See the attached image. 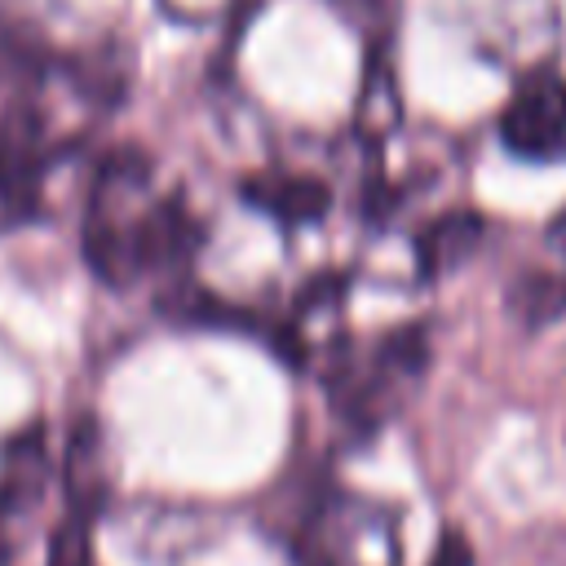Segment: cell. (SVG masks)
<instances>
[{"label":"cell","instance_id":"277c9868","mask_svg":"<svg viewBox=\"0 0 566 566\" xmlns=\"http://www.w3.org/2000/svg\"><path fill=\"white\" fill-rule=\"evenodd\" d=\"M44 186V142L40 128L27 124L18 137L0 142V230H13L40 212Z\"/></svg>","mask_w":566,"mask_h":566},{"label":"cell","instance_id":"30bf717a","mask_svg":"<svg viewBox=\"0 0 566 566\" xmlns=\"http://www.w3.org/2000/svg\"><path fill=\"white\" fill-rule=\"evenodd\" d=\"M239 0H159V9L172 18V22H186V27H208L217 18H226Z\"/></svg>","mask_w":566,"mask_h":566},{"label":"cell","instance_id":"8992f818","mask_svg":"<svg viewBox=\"0 0 566 566\" xmlns=\"http://www.w3.org/2000/svg\"><path fill=\"white\" fill-rule=\"evenodd\" d=\"M243 199L270 212L283 226H318L332 208V190L314 177H292V172H265L243 186Z\"/></svg>","mask_w":566,"mask_h":566},{"label":"cell","instance_id":"6da1fadb","mask_svg":"<svg viewBox=\"0 0 566 566\" xmlns=\"http://www.w3.org/2000/svg\"><path fill=\"white\" fill-rule=\"evenodd\" d=\"M150 159L119 150L102 164L88 221H84V261L111 287H128L146 274H164L190 261L199 226L177 195H146Z\"/></svg>","mask_w":566,"mask_h":566},{"label":"cell","instance_id":"ba28073f","mask_svg":"<svg viewBox=\"0 0 566 566\" xmlns=\"http://www.w3.org/2000/svg\"><path fill=\"white\" fill-rule=\"evenodd\" d=\"M509 310H513L517 323H526V327L557 323V318L566 314V279H562V274H544V270L522 274V279L509 287Z\"/></svg>","mask_w":566,"mask_h":566},{"label":"cell","instance_id":"8fae6325","mask_svg":"<svg viewBox=\"0 0 566 566\" xmlns=\"http://www.w3.org/2000/svg\"><path fill=\"white\" fill-rule=\"evenodd\" d=\"M544 239H548V248H553V252H557V256L566 261V208H562V212H557V217L548 221V230H544Z\"/></svg>","mask_w":566,"mask_h":566},{"label":"cell","instance_id":"7a4b0ae2","mask_svg":"<svg viewBox=\"0 0 566 566\" xmlns=\"http://www.w3.org/2000/svg\"><path fill=\"white\" fill-rule=\"evenodd\" d=\"M447 18L486 62L517 75L544 66L548 49L557 44L553 0H447Z\"/></svg>","mask_w":566,"mask_h":566},{"label":"cell","instance_id":"5b68a950","mask_svg":"<svg viewBox=\"0 0 566 566\" xmlns=\"http://www.w3.org/2000/svg\"><path fill=\"white\" fill-rule=\"evenodd\" d=\"M482 234H486V221L469 208H455V212H442L433 217L420 234H416V279L420 283H438L447 274H455L478 248H482Z\"/></svg>","mask_w":566,"mask_h":566},{"label":"cell","instance_id":"52a82bcc","mask_svg":"<svg viewBox=\"0 0 566 566\" xmlns=\"http://www.w3.org/2000/svg\"><path fill=\"white\" fill-rule=\"evenodd\" d=\"M398 119H402V102H398L394 71L385 66V57H371L363 88H358V106H354V133L367 146H380L398 128Z\"/></svg>","mask_w":566,"mask_h":566},{"label":"cell","instance_id":"9c48e42d","mask_svg":"<svg viewBox=\"0 0 566 566\" xmlns=\"http://www.w3.org/2000/svg\"><path fill=\"white\" fill-rule=\"evenodd\" d=\"M49 566H93L88 562V526H84V513L80 509H71V517L53 531Z\"/></svg>","mask_w":566,"mask_h":566},{"label":"cell","instance_id":"3957f363","mask_svg":"<svg viewBox=\"0 0 566 566\" xmlns=\"http://www.w3.org/2000/svg\"><path fill=\"white\" fill-rule=\"evenodd\" d=\"M500 142L522 164L566 159V80L548 62L517 75L513 97L500 111Z\"/></svg>","mask_w":566,"mask_h":566}]
</instances>
